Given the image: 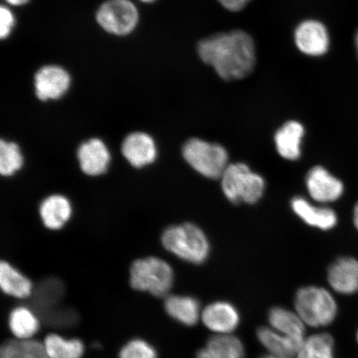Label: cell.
<instances>
[{
    "label": "cell",
    "mask_w": 358,
    "mask_h": 358,
    "mask_svg": "<svg viewBox=\"0 0 358 358\" xmlns=\"http://www.w3.org/2000/svg\"><path fill=\"white\" fill-rule=\"evenodd\" d=\"M199 55L206 64L213 67L223 80H241L250 73L256 64L253 39L243 31L217 34L201 40Z\"/></svg>",
    "instance_id": "cell-1"
},
{
    "label": "cell",
    "mask_w": 358,
    "mask_h": 358,
    "mask_svg": "<svg viewBox=\"0 0 358 358\" xmlns=\"http://www.w3.org/2000/svg\"><path fill=\"white\" fill-rule=\"evenodd\" d=\"M161 241L170 253L196 265L204 263L209 256L210 245L207 236L192 223L168 227L163 232Z\"/></svg>",
    "instance_id": "cell-2"
},
{
    "label": "cell",
    "mask_w": 358,
    "mask_h": 358,
    "mask_svg": "<svg viewBox=\"0 0 358 358\" xmlns=\"http://www.w3.org/2000/svg\"><path fill=\"white\" fill-rule=\"evenodd\" d=\"M294 307L303 323L313 328L333 324L338 313V303L333 294L324 288L313 285L297 291Z\"/></svg>",
    "instance_id": "cell-3"
},
{
    "label": "cell",
    "mask_w": 358,
    "mask_h": 358,
    "mask_svg": "<svg viewBox=\"0 0 358 358\" xmlns=\"http://www.w3.org/2000/svg\"><path fill=\"white\" fill-rule=\"evenodd\" d=\"M174 281L171 266L158 257L134 261L129 271V283L134 289L150 293L155 297L168 296Z\"/></svg>",
    "instance_id": "cell-4"
},
{
    "label": "cell",
    "mask_w": 358,
    "mask_h": 358,
    "mask_svg": "<svg viewBox=\"0 0 358 358\" xmlns=\"http://www.w3.org/2000/svg\"><path fill=\"white\" fill-rule=\"evenodd\" d=\"M221 179L223 194L232 203H256L265 192L264 178L245 164L228 165Z\"/></svg>",
    "instance_id": "cell-5"
},
{
    "label": "cell",
    "mask_w": 358,
    "mask_h": 358,
    "mask_svg": "<svg viewBox=\"0 0 358 358\" xmlns=\"http://www.w3.org/2000/svg\"><path fill=\"white\" fill-rule=\"evenodd\" d=\"M183 158L195 171L211 178H221L228 165V154L225 148L192 138L182 146Z\"/></svg>",
    "instance_id": "cell-6"
},
{
    "label": "cell",
    "mask_w": 358,
    "mask_h": 358,
    "mask_svg": "<svg viewBox=\"0 0 358 358\" xmlns=\"http://www.w3.org/2000/svg\"><path fill=\"white\" fill-rule=\"evenodd\" d=\"M96 20L106 32L119 36L127 35L136 29L138 13L129 0H108L98 10Z\"/></svg>",
    "instance_id": "cell-7"
},
{
    "label": "cell",
    "mask_w": 358,
    "mask_h": 358,
    "mask_svg": "<svg viewBox=\"0 0 358 358\" xmlns=\"http://www.w3.org/2000/svg\"><path fill=\"white\" fill-rule=\"evenodd\" d=\"M70 86V75L61 66H43L34 77L35 94L40 101L60 99Z\"/></svg>",
    "instance_id": "cell-8"
},
{
    "label": "cell",
    "mask_w": 358,
    "mask_h": 358,
    "mask_svg": "<svg viewBox=\"0 0 358 358\" xmlns=\"http://www.w3.org/2000/svg\"><path fill=\"white\" fill-rule=\"evenodd\" d=\"M306 182L308 194L317 203H334L344 194L343 182L322 166L311 169Z\"/></svg>",
    "instance_id": "cell-9"
},
{
    "label": "cell",
    "mask_w": 358,
    "mask_h": 358,
    "mask_svg": "<svg viewBox=\"0 0 358 358\" xmlns=\"http://www.w3.org/2000/svg\"><path fill=\"white\" fill-rule=\"evenodd\" d=\"M294 41L304 55L319 57L325 55L329 48V35L326 27L319 21L307 20L297 27Z\"/></svg>",
    "instance_id": "cell-10"
},
{
    "label": "cell",
    "mask_w": 358,
    "mask_h": 358,
    "mask_svg": "<svg viewBox=\"0 0 358 358\" xmlns=\"http://www.w3.org/2000/svg\"><path fill=\"white\" fill-rule=\"evenodd\" d=\"M77 155L80 169L88 176H100L108 169L110 152L100 138H90L83 142L79 146Z\"/></svg>",
    "instance_id": "cell-11"
},
{
    "label": "cell",
    "mask_w": 358,
    "mask_h": 358,
    "mask_svg": "<svg viewBox=\"0 0 358 358\" xmlns=\"http://www.w3.org/2000/svg\"><path fill=\"white\" fill-rule=\"evenodd\" d=\"M122 152L129 164L138 169L153 164L158 155L154 138L144 132L128 134L122 142Z\"/></svg>",
    "instance_id": "cell-12"
},
{
    "label": "cell",
    "mask_w": 358,
    "mask_h": 358,
    "mask_svg": "<svg viewBox=\"0 0 358 358\" xmlns=\"http://www.w3.org/2000/svg\"><path fill=\"white\" fill-rule=\"evenodd\" d=\"M201 320L207 328L217 334H231L240 324L238 310L231 303L217 301L201 311Z\"/></svg>",
    "instance_id": "cell-13"
},
{
    "label": "cell",
    "mask_w": 358,
    "mask_h": 358,
    "mask_svg": "<svg viewBox=\"0 0 358 358\" xmlns=\"http://www.w3.org/2000/svg\"><path fill=\"white\" fill-rule=\"evenodd\" d=\"M328 281L338 294H358V259L352 257L336 259L329 268Z\"/></svg>",
    "instance_id": "cell-14"
},
{
    "label": "cell",
    "mask_w": 358,
    "mask_h": 358,
    "mask_svg": "<svg viewBox=\"0 0 358 358\" xmlns=\"http://www.w3.org/2000/svg\"><path fill=\"white\" fill-rule=\"evenodd\" d=\"M291 208L298 217L310 227L329 231L337 226L338 215L334 210L313 205L302 196L294 198L291 201Z\"/></svg>",
    "instance_id": "cell-15"
},
{
    "label": "cell",
    "mask_w": 358,
    "mask_h": 358,
    "mask_svg": "<svg viewBox=\"0 0 358 358\" xmlns=\"http://www.w3.org/2000/svg\"><path fill=\"white\" fill-rule=\"evenodd\" d=\"M257 338L270 355L292 358L297 356L306 338H291L268 327L257 330Z\"/></svg>",
    "instance_id": "cell-16"
},
{
    "label": "cell",
    "mask_w": 358,
    "mask_h": 358,
    "mask_svg": "<svg viewBox=\"0 0 358 358\" xmlns=\"http://www.w3.org/2000/svg\"><path fill=\"white\" fill-rule=\"evenodd\" d=\"M73 207L66 196L55 194L45 199L39 207L43 225L50 230H59L70 220Z\"/></svg>",
    "instance_id": "cell-17"
},
{
    "label": "cell",
    "mask_w": 358,
    "mask_h": 358,
    "mask_svg": "<svg viewBox=\"0 0 358 358\" xmlns=\"http://www.w3.org/2000/svg\"><path fill=\"white\" fill-rule=\"evenodd\" d=\"M303 136V124L295 120H290L282 125L275 134L276 150L282 158L296 160L301 157Z\"/></svg>",
    "instance_id": "cell-18"
},
{
    "label": "cell",
    "mask_w": 358,
    "mask_h": 358,
    "mask_svg": "<svg viewBox=\"0 0 358 358\" xmlns=\"http://www.w3.org/2000/svg\"><path fill=\"white\" fill-rule=\"evenodd\" d=\"M164 308L173 320L185 326L196 325L201 315L198 299L187 295H168Z\"/></svg>",
    "instance_id": "cell-19"
},
{
    "label": "cell",
    "mask_w": 358,
    "mask_h": 358,
    "mask_svg": "<svg viewBox=\"0 0 358 358\" xmlns=\"http://www.w3.org/2000/svg\"><path fill=\"white\" fill-rule=\"evenodd\" d=\"M0 286L3 292L16 299H27L32 296V282L22 272L8 262L0 264Z\"/></svg>",
    "instance_id": "cell-20"
},
{
    "label": "cell",
    "mask_w": 358,
    "mask_h": 358,
    "mask_svg": "<svg viewBox=\"0 0 358 358\" xmlns=\"http://www.w3.org/2000/svg\"><path fill=\"white\" fill-rule=\"evenodd\" d=\"M271 328L291 338H304L306 327L297 313L282 307L272 308L268 313Z\"/></svg>",
    "instance_id": "cell-21"
},
{
    "label": "cell",
    "mask_w": 358,
    "mask_h": 358,
    "mask_svg": "<svg viewBox=\"0 0 358 358\" xmlns=\"http://www.w3.org/2000/svg\"><path fill=\"white\" fill-rule=\"evenodd\" d=\"M64 292V285L61 280L55 278L45 280L34 289L33 306L42 315L59 306Z\"/></svg>",
    "instance_id": "cell-22"
},
{
    "label": "cell",
    "mask_w": 358,
    "mask_h": 358,
    "mask_svg": "<svg viewBox=\"0 0 358 358\" xmlns=\"http://www.w3.org/2000/svg\"><path fill=\"white\" fill-rule=\"evenodd\" d=\"M8 328L17 340H29L38 332L40 321L31 308L17 306L8 316Z\"/></svg>",
    "instance_id": "cell-23"
},
{
    "label": "cell",
    "mask_w": 358,
    "mask_h": 358,
    "mask_svg": "<svg viewBox=\"0 0 358 358\" xmlns=\"http://www.w3.org/2000/svg\"><path fill=\"white\" fill-rule=\"evenodd\" d=\"M43 344L50 358H82L85 352L80 339L66 338L55 334L48 335Z\"/></svg>",
    "instance_id": "cell-24"
},
{
    "label": "cell",
    "mask_w": 358,
    "mask_h": 358,
    "mask_svg": "<svg viewBox=\"0 0 358 358\" xmlns=\"http://www.w3.org/2000/svg\"><path fill=\"white\" fill-rule=\"evenodd\" d=\"M208 350L219 358H244L245 347L241 339L231 334H217L208 339Z\"/></svg>",
    "instance_id": "cell-25"
},
{
    "label": "cell",
    "mask_w": 358,
    "mask_h": 358,
    "mask_svg": "<svg viewBox=\"0 0 358 358\" xmlns=\"http://www.w3.org/2000/svg\"><path fill=\"white\" fill-rule=\"evenodd\" d=\"M297 358H335L334 340L329 334L310 336L304 340Z\"/></svg>",
    "instance_id": "cell-26"
},
{
    "label": "cell",
    "mask_w": 358,
    "mask_h": 358,
    "mask_svg": "<svg viewBox=\"0 0 358 358\" xmlns=\"http://www.w3.org/2000/svg\"><path fill=\"white\" fill-rule=\"evenodd\" d=\"M24 157L19 145L15 142L4 140L0 143V173L10 177L22 169Z\"/></svg>",
    "instance_id": "cell-27"
},
{
    "label": "cell",
    "mask_w": 358,
    "mask_h": 358,
    "mask_svg": "<svg viewBox=\"0 0 358 358\" xmlns=\"http://www.w3.org/2000/svg\"><path fill=\"white\" fill-rule=\"evenodd\" d=\"M119 358H158L154 346L141 338L133 339L122 348Z\"/></svg>",
    "instance_id": "cell-28"
},
{
    "label": "cell",
    "mask_w": 358,
    "mask_h": 358,
    "mask_svg": "<svg viewBox=\"0 0 358 358\" xmlns=\"http://www.w3.org/2000/svg\"><path fill=\"white\" fill-rule=\"evenodd\" d=\"M43 319L48 324L66 328L73 326L78 321V316L73 310L69 308L57 307L53 310L43 313Z\"/></svg>",
    "instance_id": "cell-29"
},
{
    "label": "cell",
    "mask_w": 358,
    "mask_h": 358,
    "mask_svg": "<svg viewBox=\"0 0 358 358\" xmlns=\"http://www.w3.org/2000/svg\"><path fill=\"white\" fill-rule=\"evenodd\" d=\"M22 358H50L44 344L37 340H20Z\"/></svg>",
    "instance_id": "cell-30"
},
{
    "label": "cell",
    "mask_w": 358,
    "mask_h": 358,
    "mask_svg": "<svg viewBox=\"0 0 358 358\" xmlns=\"http://www.w3.org/2000/svg\"><path fill=\"white\" fill-rule=\"evenodd\" d=\"M0 17H1V29H0V36L4 39L8 37L15 26V17L12 12L8 8L1 7L0 10Z\"/></svg>",
    "instance_id": "cell-31"
},
{
    "label": "cell",
    "mask_w": 358,
    "mask_h": 358,
    "mask_svg": "<svg viewBox=\"0 0 358 358\" xmlns=\"http://www.w3.org/2000/svg\"><path fill=\"white\" fill-rule=\"evenodd\" d=\"M0 358H22L20 340H8L0 350Z\"/></svg>",
    "instance_id": "cell-32"
},
{
    "label": "cell",
    "mask_w": 358,
    "mask_h": 358,
    "mask_svg": "<svg viewBox=\"0 0 358 358\" xmlns=\"http://www.w3.org/2000/svg\"><path fill=\"white\" fill-rule=\"evenodd\" d=\"M227 10L237 12L243 10L250 0H217Z\"/></svg>",
    "instance_id": "cell-33"
},
{
    "label": "cell",
    "mask_w": 358,
    "mask_h": 358,
    "mask_svg": "<svg viewBox=\"0 0 358 358\" xmlns=\"http://www.w3.org/2000/svg\"><path fill=\"white\" fill-rule=\"evenodd\" d=\"M196 358H219L217 356L215 355L213 352L208 350L207 348L204 349H201L198 352V355H196Z\"/></svg>",
    "instance_id": "cell-34"
},
{
    "label": "cell",
    "mask_w": 358,
    "mask_h": 358,
    "mask_svg": "<svg viewBox=\"0 0 358 358\" xmlns=\"http://www.w3.org/2000/svg\"><path fill=\"white\" fill-rule=\"evenodd\" d=\"M352 221L356 229L358 231V201L353 208Z\"/></svg>",
    "instance_id": "cell-35"
},
{
    "label": "cell",
    "mask_w": 358,
    "mask_h": 358,
    "mask_svg": "<svg viewBox=\"0 0 358 358\" xmlns=\"http://www.w3.org/2000/svg\"><path fill=\"white\" fill-rule=\"evenodd\" d=\"M6 1L12 4V6H20L28 3L29 0H6Z\"/></svg>",
    "instance_id": "cell-36"
},
{
    "label": "cell",
    "mask_w": 358,
    "mask_h": 358,
    "mask_svg": "<svg viewBox=\"0 0 358 358\" xmlns=\"http://www.w3.org/2000/svg\"><path fill=\"white\" fill-rule=\"evenodd\" d=\"M355 46H356L357 53V56H358V32L357 33L356 37H355Z\"/></svg>",
    "instance_id": "cell-37"
},
{
    "label": "cell",
    "mask_w": 358,
    "mask_h": 358,
    "mask_svg": "<svg viewBox=\"0 0 358 358\" xmlns=\"http://www.w3.org/2000/svg\"><path fill=\"white\" fill-rule=\"evenodd\" d=\"M262 358H286V357H276V356L271 355H268L262 357Z\"/></svg>",
    "instance_id": "cell-38"
},
{
    "label": "cell",
    "mask_w": 358,
    "mask_h": 358,
    "mask_svg": "<svg viewBox=\"0 0 358 358\" xmlns=\"http://www.w3.org/2000/svg\"><path fill=\"white\" fill-rule=\"evenodd\" d=\"M141 1L145 2V3H151V2H154L155 0H141Z\"/></svg>",
    "instance_id": "cell-39"
},
{
    "label": "cell",
    "mask_w": 358,
    "mask_h": 358,
    "mask_svg": "<svg viewBox=\"0 0 358 358\" xmlns=\"http://www.w3.org/2000/svg\"><path fill=\"white\" fill-rule=\"evenodd\" d=\"M357 343H358V329L357 331Z\"/></svg>",
    "instance_id": "cell-40"
}]
</instances>
